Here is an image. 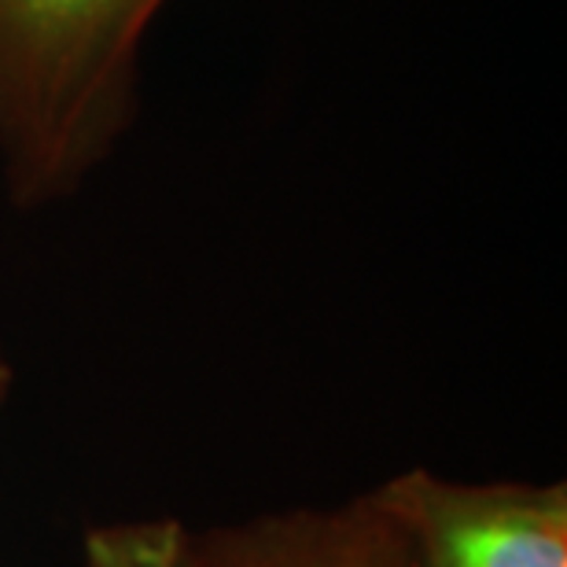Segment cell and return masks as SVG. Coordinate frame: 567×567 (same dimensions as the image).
Masks as SVG:
<instances>
[{"mask_svg": "<svg viewBox=\"0 0 567 567\" xmlns=\"http://www.w3.org/2000/svg\"><path fill=\"white\" fill-rule=\"evenodd\" d=\"M166 0H0V166L19 210L74 196L141 111V44Z\"/></svg>", "mask_w": 567, "mask_h": 567, "instance_id": "6da1fadb", "label": "cell"}, {"mask_svg": "<svg viewBox=\"0 0 567 567\" xmlns=\"http://www.w3.org/2000/svg\"><path fill=\"white\" fill-rule=\"evenodd\" d=\"M391 567H567V483H457L427 468L365 491Z\"/></svg>", "mask_w": 567, "mask_h": 567, "instance_id": "7a4b0ae2", "label": "cell"}, {"mask_svg": "<svg viewBox=\"0 0 567 567\" xmlns=\"http://www.w3.org/2000/svg\"><path fill=\"white\" fill-rule=\"evenodd\" d=\"M199 549L207 567H391L388 530L365 494L203 530Z\"/></svg>", "mask_w": 567, "mask_h": 567, "instance_id": "3957f363", "label": "cell"}, {"mask_svg": "<svg viewBox=\"0 0 567 567\" xmlns=\"http://www.w3.org/2000/svg\"><path fill=\"white\" fill-rule=\"evenodd\" d=\"M82 567H207L199 530L177 516L126 519L85 530Z\"/></svg>", "mask_w": 567, "mask_h": 567, "instance_id": "277c9868", "label": "cell"}, {"mask_svg": "<svg viewBox=\"0 0 567 567\" xmlns=\"http://www.w3.org/2000/svg\"><path fill=\"white\" fill-rule=\"evenodd\" d=\"M11 388H16V369H11V361L4 354V343H0V413H4V405L11 399Z\"/></svg>", "mask_w": 567, "mask_h": 567, "instance_id": "5b68a950", "label": "cell"}]
</instances>
